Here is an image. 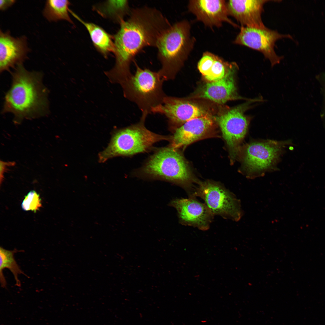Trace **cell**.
<instances>
[{"mask_svg":"<svg viewBox=\"0 0 325 325\" xmlns=\"http://www.w3.org/2000/svg\"><path fill=\"white\" fill-rule=\"evenodd\" d=\"M284 145L283 142L270 140L248 144L245 148L243 159L247 176L255 177L271 169L278 159Z\"/></svg>","mask_w":325,"mask_h":325,"instance_id":"cell-8","label":"cell"},{"mask_svg":"<svg viewBox=\"0 0 325 325\" xmlns=\"http://www.w3.org/2000/svg\"><path fill=\"white\" fill-rule=\"evenodd\" d=\"M70 4L67 0H47L43 11V16L49 21L64 20L73 24L69 14Z\"/></svg>","mask_w":325,"mask_h":325,"instance_id":"cell-21","label":"cell"},{"mask_svg":"<svg viewBox=\"0 0 325 325\" xmlns=\"http://www.w3.org/2000/svg\"><path fill=\"white\" fill-rule=\"evenodd\" d=\"M98 13L104 17L109 18L120 24L124 18L131 11L127 0H110L98 5L95 7Z\"/></svg>","mask_w":325,"mask_h":325,"instance_id":"cell-19","label":"cell"},{"mask_svg":"<svg viewBox=\"0 0 325 325\" xmlns=\"http://www.w3.org/2000/svg\"><path fill=\"white\" fill-rule=\"evenodd\" d=\"M42 206L41 199L39 194L35 191H30L25 196L21 204L24 211L36 212Z\"/></svg>","mask_w":325,"mask_h":325,"instance_id":"cell-23","label":"cell"},{"mask_svg":"<svg viewBox=\"0 0 325 325\" xmlns=\"http://www.w3.org/2000/svg\"><path fill=\"white\" fill-rule=\"evenodd\" d=\"M257 101L250 100L215 117L233 159L237 155L239 145L246 134L251 119L244 113L251 107V104Z\"/></svg>","mask_w":325,"mask_h":325,"instance_id":"cell-9","label":"cell"},{"mask_svg":"<svg viewBox=\"0 0 325 325\" xmlns=\"http://www.w3.org/2000/svg\"><path fill=\"white\" fill-rule=\"evenodd\" d=\"M16 1L14 0H1L0 1V9L5 11L12 6Z\"/></svg>","mask_w":325,"mask_h":325,"instance_id":"cell-26","label":"cell"},{"mask_svg":"<svg viewBox=\"0 0 325 325\" xmlns=\"http://www.w3.org/2000/svg\"><path fill=\"white\" fill-rule=\"evenodd\" d=\"M188 8L198 20L207 26L220 27L225 22L239 27L229 18L227 3L224 0H190Z\"/></svg>","mask_w":325,"mask_h":325,"instance_id":"cell-12","label":"cell"},{"mask_svg":"<svg viewBox=\"0 0 325 325\" xmlns=\"http://www.w3.org/2000/svg\"><path fill=\"white\" fill-rule=\"evenodd\" d=\"M148 114L142 113L139 122L116 131L107 147L99 153V161L104 162L114 157L146 152L157 142L170 141L172 136L158 135L146 128L144 123Z\"/></svg>","mask_w":325,"mask_h":325,"instance_id":"cell-4","label":"cell"},{"mask_svg":"<svg viewBox=\"0 0 325 325\" xmlns=\"http://www.w3.org/2000/svg\"><path fill=\"white\" fill-rule=\"evenodd\" d=\"M129 17L119 24L114 36L115 62L104 73L110 82L120 84L132 74L130 65L144 48L156 47L158 40L171 25L159 10L144 6L131 10Z\"/></svg>","mask_w":325,"mask_h":325,"instance_id":"cell-1","label":"cell"},{"mask_svg":"<svg viewBox=\"0 0 325 325\" xmlns=\"http://www.w3.org/2000/svg\"><path fill=\"white\" fill-rule=\"evenodd\" d=\"M170 205L177 211L181 223L194 226L200 230H208L214 214L206 204L193 197L173 200Z\"/></svg>","mask_w":325,"mask_h":325,"instance_id":"cell-13","label":"cell"},{"mask_svg":"<svg viewBox=\"0 0 325 325\" xmlns=\"http://www.w3.org/2000/svg\"><path fill=\"white\" fill-rule=\"evenodd\" d=\"M140 171L147 177L163 179L187 187L193 181L183 156L178 149L170 146L157 150Z\"/></svg>","mask_w":325,"mask_h":325,"instance_id":"cell-6","label":"cell"},{"mask_svg":"<svg viewBox=\"0 0 325 325\" xmlns=\"http://www.w3.org/2000/svg\"><path fill=\"white\" fill-rule=\"evenodd\" d=\"M269 0H230L227 3L229 16L241 26L263 29L266 27L262 19L264 5Z\"/></svg>","mask_w":325,"mask_h":325,"instance_id":"cell-16","label":"cell"},{"mask_svg":"<svg viewBox=\"0 0 325 325\" xmlns=\"http://www.w3.org/2000/svg\"><path fill=\"white\" fill-rule=\"evenodd\" d=\"M238 67L236 63H233L222 79L203 85L200 89L199 97L221 104L241 98L237 92L234 77Z\"/></svg>","mask_w":325,"mask_h":325,"instance_id":"cell-15","label":"cell"},{"mask_svg":"<svg viewBox=\"0 0 325 325\" xmlns=\"http://www.w3.org/2000/svg\"><path fill=\"white\" fill-rule=\"evenodd\" d=\"M191 30L190 23L183 20L171 25L159 38L156 47L161 67L158 72L164 81L174 79L193 50L196 39Z\"/></svg>","mask_w":325,"mask_h":325,"instance_id":"cell-3","label":"cell"},{"mask_svg":"<svg viewBox=\"0 0 325 325\" xmlns=\"http://www.w3.org/2000/svg\"><path fill=\"white\" fill-rule=\"evenodd\" d=\"M15 249L10 250L0 248V281L1 286L5 288L6 286L7 283L3 273V270L5 268L9 269L12 273L15 281L16 285L17 286H21L20 282L18 278L19 274H23L27 276L21 270L16 262L14 254L17 252Z\"/></svg>","mask_w":325,"mask_h":325,"instance_id":"cell-20","label":"cell"},{"mask_svg":"<svg viewBox=\"0 0 325 325\" xmlns=\"http://www.w3.org/2000/svg\"><path fill=\"white\" fill-rule=\"evenodd\" d=\"M136 71L120 85L123 95L135 103L142 113H152L167 96L162 89L164 81L157 72L142 69L134 61Z\"/></svg>","mask_w":325,"mask_h":325,"instance_id":"cell-5","label":"cell"},{"mask_svg":"<svg viewBox=\"0 0 325 325\" xmlns=\"http://www.w3.org/2000/svg\"><path fill=\"white\" fill-rule=\"evenodd\" d=\"M15 164L14 162H5L3 161H0V184H1L4 178V174L6 171L7 168L9 166H14Z\"/></svg>","mask_w":325,"mask_h":325,"instance_id":"cell-25","label":"cell"},{"mask_svg":"<svg viewBox=\"0 0 325 325\" xmlns=\"http://www.w3.org/2000/svg\"><path fill=\"white\" fill-rule=\"evenodd\" d=\"M290 38L289 35L281 34L267 27L261 29L241 26L233 43L261 52L273 67L279 63L283 58L275 51V42L282 38Z\"/></svg>","mask_w":325,"mask_h":325,"instance_id":"cell-10","label":"cell"},{"mask_svg":"<svg viewBox=\"0 0 325 325\" xmlns=\"http://www.w3.org/2000/svg\"><path fill=\"white\" fill-rule=\"evenodd\" d=\"M213 124L209 115L186 122L174 130L170 146L177 149L185 148L205 137L212 129Z\"/></svg>","mask_w":325,"mask_h":325,"instance_id":"cell-17","label":"cell"},{"mask_svg":"<svg viewBox=\"0 0 325 325\" xmlns=\"http://www.w3.org/2000/svg\"><path fill=\"white\" fill-rule=\"evenodd\" d=\"M69 12L85 26L94 46L105 57L110 53H114V45L112 36L104 29L94 23L84 21L70 10Z\"/></svg>","mask_w":325,"mask_h":325,"instance_id":"cell-18","label":"cell"},{"mask_svg":"<svg viewBox=\"0 0 325 325\" xmlns=\"http://www.w3.org/2000/svg\"><path fill=\"white\" fill-rule=\"evenodd\" d=\"M12 73L11 86L5 94L2 113H12L14 121L45 115L48 113V90L40 72H30L22 64Z\"/></svg>","mask_w":325,"mask_h":325,"instance_id":"cell-2","label":"cell"},{"mask_svg":"<svg viewBox=\"0 0 325 325\" xmlns=\"http://www.w3.org/2000/svg\"><path fill=\"white\" fill-rule=\"evenodd\" d=\"M233 63H228L224 61L215 54L214 60L208 74L204 76L210 82L220 80L225 76L227 71Z\"/></svg>","mask_w":325,"mask_h":325,"instance_id":"cell-22","label":"cell"},{"mask_svg":"<svg viewBox=\"0 0 325 325\" xmlns=\"http://www.w3.org/2000/svg\"><path fill=\"white\" fill-rule=\"evenodd\" d=\"M194 196L202 198L214 215L235 221H239L243 215L239 200L218 183L209 181L200 183L192 193L190 196Z\"/></svg>","mask_w":325,"mask_h":325,"instance_id":"cell-7","label":"cell"},{"mask_svg":"<svg viewBox=\"0 0 325 325\" xmlns=\"http://www.w3.org/2000/svg\"><path fill=\"white\" fill-rule=\"evenodd\" d=\"M215 54L207 51L203 53L199 61L197 67L200 72L205 76L207 75L213 62Z\"/></svg>","mask_w":325,"mask_h":325,"instance_id":"cell-24","label":"cell"},{"mask_svg":"<svg viewBox=\"0 0 325 325\" xmlns=\"http://www.w3.org/2000/svg\"><path fill=\"white\" fill-rule=\"evenodd\" d=\"M152 113L165 115L169 128L174 130L186 122L209 114L200 106L184 99L166 96L163 103L154 109Z\"/></svg>","mask_w":325,"mask_h":325,"instance_id":"cell-11","label":"cell"},{"mask_svg":"<svg viewBox=\"0 0 325 325\" xmlns=\"http://www.w3.org/2000/svg\"><path fill=\"white\" fill-rule=\"evenodd\" d=\"M29 51L27 39L23 36L14 38L10 31H0V72L9 71L22 63L27 58Z\"/></svg>","mask_w":325,"mask_h":325,"instance_id":"cell-14","label":"cell"},{"mask_svg":"<svg viewBox=\"0 0 325 325\" xmlns=\"http://www.w3.org/2000/svg\"><path fill=\"white\" fill-rule=\"evenodd\" d=\"M320 79V81L322 82V87L323 92L324 102V114L325 116V73L321 75Z\"/></svg>","mask_w":325,"mask_h":325,"instance_id":"cell-27","label":"cell"}]
</instances>
